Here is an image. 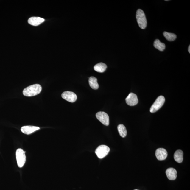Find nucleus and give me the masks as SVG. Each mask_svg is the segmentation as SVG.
<instances>
[{
    "label": "nucleus",
    "instance_id": "f257e3e1",
    "mask_svg": "<svg viewBox=\"0 0 190 190\" xmlns=\"http://www.w3.org/2000/svg\"><path fill=\"white\" fill-rule=\"evenodd\" d=\"M42 87L39 84H34L24 89L23 93L24 96L30 97L40 94L42 91Z\"/></svg>",
    "mask_w": 190,
    "mask_h": 190
},
{
    "label": "nucleus",
    "instance_id": "f03ea898",
    "mask_svg": "<svg viewBox=\"0 0 190 190\" xmlns=\"http://www.w3.org/2000/svg\"><path fill=\"white\" fill-rule=\"evenodd\" d=\"M136 18L138 24L141 29H144L146 28L147 24V18L144 12L142 10H137Z\"/></svg>",
    "mask_w": 190,
    "mask_h": 190
},
{
    "label": "nucleus",
    "instance_id": "7ed1b4c3",
    "mask_svg": "<svg viewBox=\"0 0 190 190\" xmlns=\"http://www.w3.org/2000/svg\"><path fill=\"white\" fill-rule=\"evenodd\" d=\"M26 152L22 149H18L16 151V157L17 165L19 168H22L26 161Z\"/></svg>",
    "mask_w": 190,
    "mask_h": 190
},
{
    "label": "nucleus",
    "instance_id": "20e7f679",
    "mask_svg": "<svg viewBox=\"0 0 190 190\" xmlns=\"http://www.w3.org/2000/svg\"><path fill=\"white\" fill-rule=\"evenodd\" d=\"M165 99L163 96H160L157 98L155 101L151 106L150 112L154 113L158 111L163 105Z\"/></svg>",
    "mask_w": 190,
    "mask_h": 190
},
{
    "label": "nucleus",
    "instance_id": "39448f33",
    "mask_svg": "<svg viewBox=\"0 0 190 190\" xmlns=\"http://www.w3.org/2000/svg\"><path fill=\"white\" fill-rule=\"evenodd\" d=\"M110 151V149L105 145H101L99 146L95 151L97 156L99 158L102 159L107 155Z\"/></svg>",
    "mask_w": 190,
    "mask_h": 190
},
{
    "label": "nucleus",
    "instance_id": "423d86ee",
    "mask_svg": "<svg viewBox=\"0 0 190 190\" xmlns=\"http://www.w3.org/2000/svg\"><path fill=\"white\" fill-rule=\"evenodd\" d=\"M96 117L99 121L105 125L109 124V117L108 114L104 112H98L96 114Z\"/></svg>",
    "mask_w": 190,
    "mask_h": 190
},
{
    "label": "nucleus",
    "instance_id": "0eeeda50",
    "mask_svg": "<svg viewBox=\"0 0 190 190\" xmlns=\"http://www.w3.org/2000/svg\"><path fill=\"white\" fill-rule=\"evenodd\" d=\"M61 96L65 100L71 102H74L76 101L77 98L76 94L70 91L63 92L61 95Z\"/></svg>",
    "mask_w": 190,
    "mask_h": 190
},
{
    "label": "nucleus",
    "instance_id": "6e6552de",
    "mask_svg": "<svg viewBox=\"0 0 190 190\" xmlns=\"http://www.w3.org/2000/svg\"><path fill=\"white\" fill-rule=\"evenodd\" d=\"M127 104L129 106L136 105L138 102L137 95L133 93H131L125 99Z\"/></svg>",
    "mask_w": 190,
    "mask_h": 190
},
{
    "label": "nucleus",
    "instance_id": "1a4fd4ad",
    "mask_svg": "<svg viewBox=\"0 0 190 190\" xmlns=\"http://www.w3.org/2000/svg\"><path fill=\"white\" fill-rule=\"evenodd\" d=\"M155 155L157 158L158 160L162 161L165 160L167 158L168 153L165 149L160 148L157 149Z\"/></svg>",
    "mask_w": 190,
    "mask_h": 190
},
{
    "label": "nucleus",
    "instance_id": "9d476101",
    "mask_svg": "<svg viewBox=\"0 0 190 190\" xmlns=\"http://www.w3.org/2000/svg\"><path fill=\"white\" fill-rule=\"evenodd\" d=\"M40 127L35 126H26L21 127V131L23 133L26 135H30L38 130L40 129Z\"/></svg>",
    "mask_w": 190,
    "mask_h": 190
},
{
    "label": "nucleus",
    "instance_id": "9b49d317",
    "mask_svg": "<svg viewBox=\"0 0 190 190\" xmlns=\"http://www.w3.org/2000/svg\"><path fill=\"white\" fill-rule=\"evenodd\" d=\"M45 19L40 17H32L29 18L28 23L33 26H37L44 22Z\"/></svg>",
    "mask_w": 190,
    "mask_h": 190
},
{
    "label": "nucleus",
    "instance_id": "f8f14e48",
    "mask_svg": "<svg viewBox=\"0 0 190 190\" xmlns=\"http://www.w3.org/2000/svg\"><path fill=\"white\" fill-rule=\"evenodd\" d=\"M177 171L173 168H170L166 171V175L170 180H175L177 177Z\"/></svg>",
    "mask_w": 190,
    "mask_h": 190
},
{
    "label": "nucleus",
    "instance_id": "ddd939ff",
    "mask_svg": "<svg viewBox=\"0 0 190 190\" xmlns=\"http://www.w3.org/2000/svg\"><path fill=\"white\" fill-rule=\"evenodd\" d=\"M97 81V79L94 77H91L89 79V85L94 90H97L99 88Z\"/></svg>",
    "mask_w": 190,
    "mask_h": 190
},
{
    "label": "nucleus",
    "instance_id": "4468645a",
    "mask_svg": "<svg viewBox=\"0 0 190 190\" xmlns=\"http://www.w3.org/2000/svg\"><path fill=\"white\" fill-rule=\"evenodd\" d=\"M107 66L105 63H100L94 66V69L99 73H103L106 70Z\"/></svg>",
    "mask_w": 190,
    "mask_h": 190
},
{
    "label": "nucleus",
    "instance_id": "2eb2a0df",
    "mask_svg": "<svg viewBox=\"0 0 190 190\" xmlns=\"http://www.w3.org/2000/svg\"><path fill=\"white\" fill-rule=\"evenodd\" d=\"M183 151L179 150L176 151L174 154V160L179 163H181L183 160Z\"/></svg>",
    "mask_w": 190,
    "mask_h": 190
},
{
    "label": "nucleus",
    "instance_id": "dca6fc26",
    "mask_svg": "<svg viewBox=\"0 0 190 190\" xmlns=\"http://www.w3.org/2000/svg\"><path fill=\"white\" fill-rule=\"evenodd\" d=\"M154 47L160 51H163L166 48V45L163 43L161 42L158 39L155 41L154 43Z\"/></svg>",
    "mask_w": 190,
    "mask_h": 190
},
{
    "label": "nucleus",
    "instance_id": "f3484780",
    "mask_svg": "<svg viewBox=\"0 0 190 190\" xmlns=\"http://www.w3.org/2000/svg\"><path fill=\"white\" fill-rule=\"evenodd\" d=\"M163 35L166 39L169 41H173L177 38L176 34L166 32H164L163 33Z\"/></svg>",
    "mask_w": 190,
    "mask_h": 190
},
{
    "label": "nucleus",
    "instance_id": "a211bd4d",
    "mask_svg": "<svg viewBox=\"0 0 190 190\" xmlns=\"http://www.w3.org/2000/svg\"><path fill=\"white\" fill-rule=\"evenodd\" d=\"M118 130L119 135L123 138H124L127 135V130L125 126L123 124H120L118 126Z\"/></svg>",
    "mask_w": 190,
    "mask_h": 190
},
{
    "label": "nucleus",
    "instance_id": "6ab92c4d",
    "mask_svg": "<svg viewBox=\"0 0 190 190\" xmlns=\"http://www.w3.org/2000/svg\"><path fill=\"white\" fill-rule=\"evenodd\" d=\"M188 51H189V53H190V46L189 45L188 48Z\"/></svg>",
    "mask_w": 190,
    "mask_h": 190
},
{
    "label": "nucleus",
    "instance_id": "aec40b11",
    "mask_svg": "<svg viewBox=\"0 0 190 190\" xmlns=\"http://www.w3.org/2000/svg\"><path fill=\"white\" fill-rule=\"evenodd\" d=\"M165 1H169V0H165Z\"/></svg>",
    "mask_w": 190,
    "mask_h": 190
},
{
    "label": "nucleus",
    "instance_id": "412c9836",
    "mask_svg": "<svg viewBox=\"0 0 190 190\" xmlns=\"http://www.w3.org/2000/svg\"><path fill=\"white\" fill-rule=\"evenodd\" d=\"M134 190H138V189H135Z\"/></svg>",
    "mask_w": 190,
    "mask_h": 190
}]
</instances>
